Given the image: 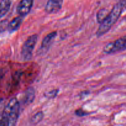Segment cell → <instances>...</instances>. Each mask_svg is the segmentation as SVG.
<instances>
[{"label":"cell","instance_id":"obj_1","mask_svg":"<svg viewBox=\"0 0 126 126\" xmlns=\"http://www.w3.org/2000/svg\"><path fill=\"white\" fill-rule=\"evenodd\" d=\"M124 9V8L120 1L114 6L103 21L100 24V26L96 33V37H100L107 33L118 20Z\"/></svg>","mask_w":126,"mask_h":126},{"label":"cell","instance_id":"obj_2","mask_svg":"<svg viewBox=\"0 0 126 126\" xmlns=\"http://www.w3.org/2000/svg\"><path fill=\"white\" fill-rule=\"evenodd\" d=\"M8 117L10 126H16L20 112V103L16 98H13L9 100L3 111Z\"/></svg>","mask_w":126,"mask_h":126},{"label":"cell","instance_id":"obj_3","mask_svg":"<svg viewBox=\"0 0 126 126\" xmlns=\"http://www.w3.org/2000/svg\"><path fill=\"white\" fill-rule=\"evenodd\" d=\"M37 40L38 35L34 34L28 37L24 43L21 49V56L24 60L29 61L32 58L33 50L37 44Z\"/></svg>","mask_w":126,"mask_h":126},{"label":"cell","instance_id":"obj_4","mask_svg":"<svg viewBox=\"0 0 126 126\" xmlns=\"http://www.w3.org/2000/svg\"><path fill=\"white\" fill-rule=\"evenodd\" d=\"M126 49V37L120 38L106 45L103 49L106 54H112Z\"/></svg>","mask_w":126,"mask_h":126},{"label":"cell","instance_id":"obj_5","mask_svg":"<svg viewBox=\"0 0 126 126\" xmlns=\"http://www.w3.org/2000/svg\"><path fill=\"white\" fill-rule=\"evenodd\" d=\"M33 4V0H21L17 7V13L20 16H25L30 12Z\"/></svg>","mask_w":126,"mask_h":126},{"label":"cell","instance_id":"obj_6","mask_svg":"<svg viewBox=\"0 0 126 126\" xmlns=\"http://www.w3.org/2000/svg\"><path fill=\"white\" fill-rule=\"evenodd\" d=\"M63 4V0H48L45 8L47 14H56L61 10Z\"/></svg>","mask_w":126,"mask_h":126},{"label":"cell","instance_id":"obj_7","mask_svg":"<svg viewBox=\"0 0 126 126\" xmlns=\"http://www.w3.org/2000/svg\"><path fill=\"white\" fill-rule=\"evenodd\" d=\"M57 36V32H52L49 34L47 35L42 40V43H41L40 50L43 52V51H47L50 46L51 45L53 40L55 39L56 37Z\"/></svg>","mask_w":126,"mask_h":126},{"label":"cell","instance_id":"obj_8","mask_svg":"<svg viewBox=\"0 0 126 126\" xmlns=\"http://www.w3.org/2000/svg\"><path fill=\"white\" fill-rule=\"evenodd\" d=\"M23 20H24V17L20 16L14 18L8 24V29L9 32L12 33L13 32L17 30L21 25Z\"/></svg>","mask_w":126,"mask_h":126},{"label":"cell","instance_id":"obj_9","mask_svg":"<svg viewBox=\"0 0 126 126\" xmlns=\"http://www.w3.org/2000/svg\"><path fill=\"white\" fill-rule=\"evenodd\" d=\"M35 97V92L34 88L30 87L25 90L24 93L23 102L25 105H30L33 102Z\"/></svg>","mask_w":126,"mask_h":126},{"label":"cell","instance_id":"obj_10","mask_svg":"<svg viewBox=\"0 0 126 126\" xmlns=\"http://www.w3.org/2000/svg\"><path fill=\"white\" fill-rule=\"evenodd\" d=\"M11 5V0H1L0 1V19L8 13Z\"/></svg>","mask_w":126,"mask_h":126},{"label":"cell","instance_id":"obj_11","mask_svg":"<svg viewBox=\"0 0 126 126\" xmlns=\"http://www.w3.org/2000/svg\"><path fill=\"white\" fill-rule=\"evenodd\" d=\"M110 12L108 11L107 9H101L98 12L97 15H96V19H97V21L99 24H101L104 19L106 18L107 15Z\"/></svg>","mask_w":126,"mask_h":126},{"label":"cell","instance_id":"obj_12","mask_svg":"<svg viewBox=\"0 0 126 126\" xmlns=\"http://www.w3.org/2000/svg\"><path fill=\"white\" fill-rule=\"evenodd\" d=\"M43 117H44V114L42 111H39V112H37L35 114L33 115L32 117L31 122L33 124H37L39 123L40 122L42 121V119H43Z\"/></svg>","mask_w":126,"mask_h":126},{"label":"cell","instance_id":"obj_13","mask_svg":"<svg viewBox=\"0 0 126 126\" xmlns=\"http://www.w3.org/2000/svg\"><path fill=\"white\" fill-rule=\"evenodd\" d=\"M0 126H10L8 117L3 112L0 114Z\"/></svg>","mask_w":126,"mask_h":126},{"label":"cell","instance_id":"obj_14","mask_svg":"<svg viewBox=\"0 0 126 126\" xmlns=\"http://www.w3.org/2000/svg\"><path fill=\"white\" fill-rule=\"evenodd\" d=\"M59 92V90L58 89H54L51 91H49V92L45 94V96L48 98H54L57 96V94H58Z\"/></svg>","mask_w":126,"mask_h":126},{"label":"cell","instance_id":"obj_15","mask_svg":"<svg viewBox=\"0 0 126 126\" xmlns=\"http://www.w3.org/2000/svg\"><path fill=\"white\" fill-rule=\"evenodd\" d=\"M75 113H76V114L77 115V116H79V117H83V116H87V115L89 114V112L84 111V110H82V109H78V110H76Z\"/></svg>","mask_w":126,"mask_h":126},{"label":"cell","instance_id":"obj_16","mask_svg":"<svg viewBox=\"0 0 126 126\" xmlns=\"http://www.w3.org/2000/svg\"><path fill=\"white\" fill-rule=\"evenodd\" d=\"M119 1L122 3L124 8H126V0H119Z\"/></svg>","mask_w":126,"mask_h":126}]
</instances>
